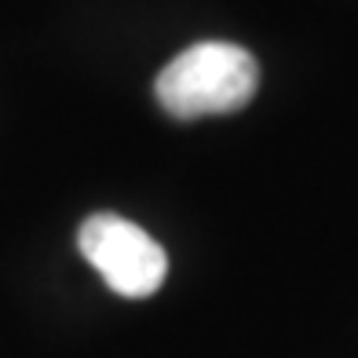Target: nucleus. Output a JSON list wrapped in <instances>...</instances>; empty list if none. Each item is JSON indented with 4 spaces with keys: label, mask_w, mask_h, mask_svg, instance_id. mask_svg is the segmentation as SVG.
Wrapping results in <instances>:
<instances>
[{
    "label": "nucleus",
    "mask_w": 358,
    "mask_h": 358,
    "mask_svg": "<svg viewBox=\"0 0 358 358\" xmlns=\"http://www.w3.org/2000/svg\"><path fill=\"white\" fill-rule=\"evenodd\" d=\"M80 252L106 278V285L128 300H143L161 289L169 274V256L132 220L95 213L80 223Z\"/></svg>",
    "instance_id": "2"
},
{
    "label": "nucleus",
    "mask_w": 358,
    "mask_h": 358,
    "mask_svg": "<svg viewBox=\"0 0 358 358\" xmlns=\"http://www.w3.org/2000/svg\"><path fill=\"white\" fill-rule=\"evenodd\" d=\"M259 85L256 59L238 44L205 41L179 52L157 73V103L172 117H213V113L241 110Z\"/></svg>",
    "instance_id": "1"
}]
</instances>
